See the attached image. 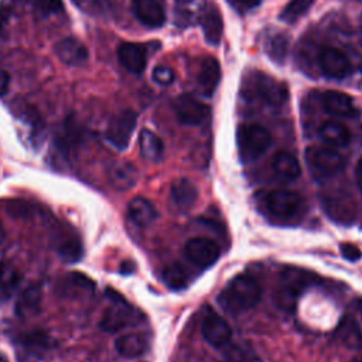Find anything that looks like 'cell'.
<instances>
[{"label":"cell","mask_w":362,"mask_h":362,"mask_svg":"<svg viewBox=\"0 0 362 362\" xmlns=\"http://www.w3.org/2000/svg\"><path fill=\"white\" fill-rule=\"evenodd\" d=\"M259 283L247 274L233 277L218 296L219 305L229 314H239L255 307L260 298Z\"/></svg>","instance_id":"6da1fadb"},{"label":"cell","mask_w":362,"mask_h":362,"mask_svg":"<svg viewBox=\"0 0 362 362\" xmlns=\"http://www.w3.org/2000/svg\"><path fill=\"white\" fill-rule=\"evenodd\" d=\"M238 151L243 163L259 158L272 144V136L267 129L260 124H240L236 132Z\"/></svg>","instance_id":"7a4b0ae2"},{"label":"cell","mask_w":362,"mask_h":362,"mask_svg":"<svg viewBox=\"0 0 362 362\" xmlns=\"http://www.w3.org/2000/svg\"><path fill=\"white\" fill-rule=\"evenodd\" d=\"M304 157L311 174L320 180L331 178L345 168L344 157L334 147L311 146L305 148Z\"/></svg>","instance_id":"3957f363"},{"label":"cell","mask_w":362,"mask_h":362,"mask_svg":"<svg viewBox=\"0 0 362 362\" xmlns=\"http://www.w3.org/2000/svg\"><path fill=\"white\" fill-rule=\"evenodd\" d=\"M310 274L300 269L288 267L283 270V273L280 274L279 287L276 288L277 304L284 308H290L296 298L301 294V291L310 284Z\"/></svg>","instance_id":"277c9868"},{"label":"cell","mask_w":362,"mask_h":362,"mask_svg":"<svg viewBox=\"0 0 362 362\" xmlns=\"http://www.w3.org/2000/svg\"><path fill=\"white\" fill-rule=\"evenodd\" d=\"M52 348V339L42 331L24 332L16 339V351L20 362H37Z\"/></svg>","instance_id":"5b68a950"},{"label":"cell","mask_w":362,"mask_h":362,"mask_svg":"<svg viewBox=\"0 0 362 362\" xmlns=\"http://www.w3.org/2000/svg\"><path fill=\"white\" fill-rule=\"evenodd\" d=\"M136 123H137V115L133 110L126 109L119 112L110 119L106 127V133H105L106 140L115 148L126 150L130 143L132 134L134 132Z\"/></svg>","instance_id":"8992f818"},{"label":"cell","mask_w":362,"mask_h":362,"mask_svg":"<svg viewBox=\"0 0 362 362\" xmlns=\"http://www.w3.org/2000/svg\"><path fill=\"white\" fill-rule=\"evenodd\" d=\"M264 208L276 218H291L301 209V197L288 189H273L263 197Z\"/></svg>","instance_id":"52a82bcc"},{"label":"cell","mask_w":362,"mask_h":362,"mask_svg":"<svg viewBox=\"0 0 362 362\" xmlns=\"http://www.w3.org/2000/svg\"><path fill=\"white\" fill-rule=\"evenodd\" d=\"M106 294L110 297L112 305L102 315L100 328L106 332H119L129 324V304L122 298L120 294L113 290H107Z\"/></svg>","instance_id":"ba28073f"},{"label":"cell","mask_w":362,"mask_h":362,"mask_svg":"<svg viewBox=\"0 0 362 362\" xmlns=\"http://www.w3.org/2000/svg\"><path fill=\"white\" fill-rule=\"evenodd\" d=\"M184 252L187 259L199 267H208L214 264L219 257L218 245L212 239L204 236L189 239L185 243Z\"/></svg>","instance_id":"9c48e42d"},{"label":"cell","mask_w":362,"mask_h":362,"mask_svg":"<svg viewBox=\"0 0 362 362\" xmlns=\"http://www.w3.org/2000/svg\"><path fill=\"white\" fill-rule=\"evenodd\" d=\"M253 88L256 95L270 106H281L288 98L286 83L264 74H255Z\"/></svg>","instance_id":"30bf717a"},{"label":"cell","mask_w":362,"mask_h":362,"mask_svg":"<svg viewBox=\"0 0 362 362\" xmlns=\"http://www.w3.org/2000/svg\"><path fill=\"white\" fill-rule=\"evenodd\" d=\"M201 332L205 341L216 348L226 345L232 337V329L229 324L212 310L205 313L201 322Z\"/></svg>","instance_id":"8fae6325"},{"label":"cell","mask_w":362,"mask_h":362,"mask_svg":"<svg viewBox=\"0 0 362 362\" xmlns=\"http://www.w3.org/2000/svg\"><path fill=\"white\" fill-rule=\"evenodd\" d=\"M318 65L322 74L332 79H342L351 72V62L348 57L334 47H325L320 51Z\"/></svg>","instance_id":"7c38bea8"},{"label":"cell","mask_w":362,"mask_h":362,"mask_svg":"<svg viewBox=\"0 0 362 362\" xmlns=\"http://www.w3.org/2000/svg\"><path fill=\"white\" fill-rule=\"evenodd\" d=\"M174 110L180 119V122L195 126L202 123L208 116V106L199 102L192 95H180L174 100Z\"/></svg>","instance_id":"4fadbf2b"},{"label":"cell","mask_w":362,"mask_h":362,"mask_svg":"<svg viewBox=\"0 0 362 362\" xmlns=\"http://www.w3.org/2000/svg\"><path fill=\"white\" fill-rule=\"evenodd\" d=\"M132 10L134 17L148 28H158L165 21L163 0H133Z\"/></svg>","instance_id":"5bb4252c"},{"label":"cell","mask_w":362,"mask_h":362,"mask_svg":"<svg viewBox=\"0 0 362 362\" xmlns=\"http://www.w3.org/2000/svg\"><path fill=\"white\" fill-rule=\"evenodd\" d=\"M52 245L59 257L65 262H76L82 257V243L75 232L68 229H57L52 238Z\"/></svg>","instance_id":"9a60e30c"},{"label":"cell","mask_w":362,"mask_h":362,"mask_svg":"<svg viewBox=\"0 0 362 362\" xmlns=\"http://www.w3.org/2000/svg\"><path fill=\"white\" fill-rule=\"evenodd\" d=\"M55 52H57V57L61 59V62L69 66L82 65L89 58L88 48L74 37H66L59 40L55 45Z\"/></svg>","instance_id":"2e32d148"},{"label":"cell","mask_w":362,"mask_h":362,"mask_svg":"<svg viewBox=\"0 0 362 362\" xmlns=\"http://www.w3.org/2000/svg\"><path fill=\"white\" fill-rule=\"evenodd\" d=\"M42 303L41 283H30L18 296L14 310L18 317L27 318L40 313Z\"/></svg>","instance_id":"e0dca14e"},{"label":"cell","mask_w":362,"mask_h":362,"mask_svg":"<svg viewBox=\"0 0 362 362\" xmlns=\"http://www.w3.org/2000/svg\"><path fill=\"white\" fill-rule=\"evenodd\" d=\"M117 58L120 65L133 74H140L147 64L146 48L136 42H123L117 48Z\"/></svg>","instance_id":"ac0fdd59"},{"label":"cell","mask_w":362,"mask_h":362,"mask_svg":"<svg viewBox=\"0 0 362 362\" xmlns=\"http://www.w3.org/2000/svg\"><path fill=\"white\" fill-rule=\"evenodd\" d=\"M321 103L324 109L338 117H352L356 110L352 102V98L339 90H327L321 95Z\"/></svg>","instance_id":"d6986e66"},{"label":"cell","mask_w":362,"mask_h":362,"mask_svg":"<svg viewBox=\"0 0 362 362\" xmlns=\"http://www.w3.org/2000/svg\"><path fill=\"white\" fill-rule=\"evenodd\" d=\"M272 171L273 174L284 181V182H290V181H294L300 177L301 174V168H300V163L298 160L287 153V151H280L277 154L273 156L272 158Z\"/></svg>","instance_id":"ffe728a7"},{"label":"cell","mask_w":362,"mask_h":362,"mask_svg":"<svg viewBox=\"0 0 362 362\" xmlns=\"http://www.w3.org/2000/svg\"><path fill=\"white\" fill-rule=\"evenodd\" d=\"M170 197L177 208L189 209L198 199V189L192 181L178 178L171 184Z\"/></svg>","instance_id":"44dd1931"},{"label":"cell","mask_w":362,"mask_h":362,"mask_svg":"<svg viewBox=\"0 0 362 362\" xmlns=\"http://www.w3.org/2000/svg\"><path fill=\"white\" fill-rule=\"evenodd\" d=\"M115 349L123 358H137L148 349V341L143 334H123L115 341Z\"/></svg>","instance_id":"7402d4cb"},{"label":"cell","mask_w":362,"mask_h":362,"mask_svg":"<svg viewBox=\"0 0 362 362\" xmlns=\"http://www.w3.org/2000/svg\"><path fill=\"white\" fill-rule=\"evenodd\" d=\"M320 139L329 147H345L351 141V132L339 122L328 120L318 129Z\"/></svg>","instance_id":"603a6c76"},{"label":"cell","mask_w":362,"mask_h":362,"mask_svg":"<svg viewBox=\"0 0 362 362\" xmlns=\"http://www.w3.org/2000/svg\"><path fill=\"white\" fill-rule=\"evenodd\" d=\"M127 216L134 225L147 226L156 221L157 211L148 199L143 197H134L127 205Z\"/></svg>","instance_id":"cb8c5ba5"},{"label":"cell","mask_w":362,"mask_h":362,"mask_svg":"<svg viewBox=\"0 0 362 362\" xmlns=\"http://www.w3.org/2000/svg\"><path fill=\"white\" fill-rule=\"evenodd\" d=\"M219 79H221L219 62L212 57L205 58L201 64L199 74H198V85L202 90V93L205 96L214 95V92L219 83Z\"/></svg>","instance_id":"d4e9b609"},{"label":"cell","mask_w":362,"mask_h":362,"mask_svg":"<svg viewBox=\"0 0 362 362\" xmlns=\"http://www.w3.org/2000/svg\"><path fill=\"white\" fill-rule=\"evenodd\" d=\"M140 154L150 163H160L164 154V144L161 139L150 129H143L139 134Z\"/></svg>","instance_id":"484cf974"},{"label":"cell","mask_w":362,"mask_h":362,"mask_svg":"<svg viewBox=\"0 0 362 362\" xmlns=\"http://www.w3.org/2000/svg\"><path fill=\"white\" fill-rule=\"evenodd\" d=\"M202 31L205 35V41L211 45H218L222 40V31H223V23L219 11L215 7H209L204 11L201 18Z\"/></svg>","instance_id":"4316f807"},{"label":"cell","mask_w":362,"mask_h":362,"mask_svg":"<svg viewBox=\"0 0 362 362\" xmlns=\"http://www.w3.org/2000/svg\"><path fill=\"white\" fill-rule=\"evenodd\" d=\"M109 182L116 189H129L137 181V171L129 163H117L113 164L107 173Z\"/></svg>","instance_id":"83f0119b"},{"label":"cell","mask_w":362,"mask_h":362,"mask_svg":"<svg viewBox=\"0 0 362 362\" xmlns=\"http://www.w3.org/2000/svg\"><path fill=\"white\" fill-rule=\"evenodd\" d=\"M21 281L18 269L10 262L0 263V296L8 297L14 293Z\"/></svg>","instance_id":"f1b7e54d"},{"label":"cell","mask_w":362,"mask_h":362,"mask_svg":"<svg viewBox=\"0 0 362 362\" xmlns=\"http://www.w3.org/2000/svg\"><path fill=\"white\" fill-rule=\"evenodd\" d=\"M337 337L338 339L349 348H358L361 344V332H359V327L356 324V321L351 317H345L342 318V321L339 322L338 328H337Z\"/></svg>","instance_id":"f546056e"},{"label":"cell","mask_w":362,"mask_h":362,"mask_svg":"<svg viewBox=\"0 0 362 362\" xmlns=\"http://www.w3.org/2000/svg\"><path fill=\"white\" fill-rule=\"evenodd\" d=\"M163 281L171 290H181L189 281L188 270L181 263H173L164 269Z\"/></svg>","instance_id":"4dcf8cb0"},{"label":"cell","mask_w":362,"mask_h":362,"mask_svg":"<svg viewBox=\"0 0 362 362\" xmlns=\"http://www.w3.org/2000/svg\"><path fill=\"white\" fill-rule=\"evenodd\" d=\"M314 1L315 0H290L283 8L280 18L286 23L293 24L308 11V8L314 4Z\"/></svg>","instance_id":"1f68e13d"},{"label":"cell","mask_w":362,"mask_h":362,"mask_svg":"<svg viewBox=\"0 0 362 362\" xmlns=\"http://www.w3.org/2000/svg\"><path fill=\"white\" fill-rule=\"evenodd\" d=\"M30 3L33 4L35 13H38L42 17H48L62 10L61 0H30Z\"/></svg>","instance_id":"d6a6232c"},{"label":"cell","mask_w":362,"mask_h":362,"mask_svg":"<svg viewBox=\"0 0 362 362\" xmlns=\"http://www.w3.org/2000/svg\"><path fill=\"white\" fill-rule=\"evenodd\" d=\"M269 51H270V55L281 62L284 59V55L287 52V40L283 37V35H277L274 37L270 44H269Z\"/></svg>","instance_id":"836d02e7"},{"label":"cell","mask_w":362,"mask_h":362,"mask_svg":"<svg viewBox=\"0 0 362 362\" xmlns=\"http://www.w3.org/2000/svg\"><path fill=\"white\" fill-rule=\"evenodd\" d=\"M151 78L158 85H163V86H167L170 83H173L174 81V72L171 68L168 66H163V65H158L153 69V74H151Z\"/></svg>","instance_id":"e575fe53"},{"label":"cell","mask_w":362,"mask_h":362,"mask_svg":"<svg viewBox=\"0 0 362 362\" xmlns=\"http://www.w3.org/2000/svg\"><path fill=\"white\" fill-rule=\"evenodd\" d=\"M339 250H341V255L344 256V259H346L349 262H356L362 257L361 249L352 243H341Z\"/></svg>","instance_id":"d590c367"},{"label":"cell","mask_w":362,"mask_h":362,"mask_svg":"<svg viewBox=\"0 0 362 362\" xmlns=\"http://www.w3.org/2000/svg\"><path fill=\"white\" fill-rule=\"evenodd\" d=\"M10 86V75L4 68H0V96L6 95Z\"/></svg>","instance_id":"8d00e7d4"},{"label":"cell","mask_w":362,"mask_h":362,"mask_svg":"<svg viewBox=\"0 0 362 362\" xmlns=\"http://www.w3.org/2000/svg\"><path fill=\"white\" fill-rule=\"evenodd\" d=\"M235 3L239 6V8L249 10V8H253L255 6H257L260 3V0H235Z\"/></svg>","instance_id":"74e56055"},{"label":"cell","mask_w":362,"mask_h":362,"mask_svg":"<svg viewBox=\"0 0 362 362\" xmlns=\"http://www.w3.org/2000/svg\"><path fill=\"white\" fill-rule=\"evenodd\" d=\"M355 181H356L359 191L362 192V158L358 161V164L355 167Z\"/></svg>","instance_id":"f35d334b"},{"label":"cell","mask_w":362,"mask_h":362,"mask_svg":"<svg viewBox=\"0 0 362 362\" xmlns=\"http://www.w3.org/2000/svg\"><path fill=\"white\" fill-rule=\"evenodd\" d=\"M78 7L83 8V10H90V3L96 4V1H92V0H72Z\"/></svg>","instance_id":"ab89813d"},{"label":"cell","mask_w":362,"mask_h":362,"mask_svg":"<svg viewBox=\"0 0 362 362\" xmlns=\"http://www.w3.org/2000/svg\"><path fill=\"white\" fill-rule=\"evenodd\" d=\"M7 10L6 8H0V30L3 28V25L6 24V21H7Z\"/></svg>","instance_id":"60d3db41"},{"label":"cell","mask_w":362,"mask_h":362,"mask_svg":"<svg viewBox=\"0 0 362 362\" xmlns=\"http://www.w3.org/2000/svg\"><path fill=\"white\" fill-rule=\"evenodd\" d=\"M3 240H4V229H3V225L0 222V246L3 245Z\"/></svg>","instance_id":"b9f144b4"},{"label":"cell","mask_w":362,"mask_h":362,"mask_svg":"<svg viewBox=\"0 0 362 362\" xmlns=\"http://www.w3.org/2000/svg\"><path fill=\"white\" fill-rule=\"evenodd\" d=\"M0 362H7V359L3 355H0Z\"/></svg>","instance_id":"7bdbcfd3"},{"label":"cell","mask_w":362,"mask_h":362,"mask_svg":"<svg viewBox=\"0 0 362 362\" xmlns=\"http://www.w3.org/2000/svg\"><path fill=\"white\" fill-rule=\"evenodd\" d=\"M352 362H362V359H356V361H352Z\"/></svg>","instance_id":"ee69618b"},{"label":"cell","mask_w":362,"mask_h":362,"mask_svg":"<svg viewBox=\"0 0 362 362\" xmlns=\"http://www.w3.org/2000/svg\"><path fill=\"white\" fill-rule=\"evenodd\" d=\"M359 1H362V0H359Z\"/></svg>","instance_id":"f6af8a7d"}]
</instances>
